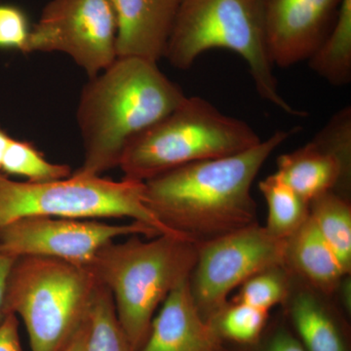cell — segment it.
<instances>
[{
	"mask_svg": "<svg viewBox=\"0 0 351 351\" xmlns=\"http://www.w3.org/2000/svg\"><path fill=\"white\" fill-rule=\"evenodd\" d=\"M293 322L306 351H346L338 327L311 293L295 295L291 307Z\"/></svg>",
	"mask_w": 351,
	"mask_h": 351,
	"instance_id": "18",
	"label": "cell"
},
{
	"mask_svg": "<svg viewBox=\"0 0 351 351\" xmlns=\"http://www.w3.org/2000/svg\"><path fill=\"white\" fill-rule=\"evenodd\" d=\"M0 174L19 176L27 182H45L66 179L73 171L66 164L51 162L32 142L12 138L2 159Z\"/></svg>",
	"mask_w": 351,
	"mask_h": 351,
	"instance_id": "21",
	"label": "cell"
},
{
	"mask_svg": "<svg viewBox=\"0 0 351 351\" xmlns=\"http://www.w3.org/2000/svg\"><path fill=\"white\" fill-rule=\"evenodd\" d=\"M186 98L156 63L117 58L83 88L76 119L84 160L73 174L101 176L119 167L134 138L176 110Z\"/></svg>",
	"mask_w": 351,
	"mask_h": 351,
	"instance_id": "2",
	"label": "cell"
},
{
	"mask_svg": "<svg viewBox=\"0 0 351 351\" xmlns=\"http://www.w3.org/2000/svg\"><path fill=\"white\" fill-rule=\"evenodd\" d=\"M31 216L80 219L129 218L159 235L186 239L164 226L145 203V182L113 181L101 176L73 174L45 182H17L0 174V230Z\"/></svg>",
	"mask_w": 351,
	"mask_h": 351,
	"instance_id": "7",
	"label": "cell"
},
{
	"mask_svg": "<svg viewBox=\"0 0 351 351\" xmlns=\"http://www.w3.org/2000/svg\"><path fill=\"white\" fill-rule=\"evenodd\" d=\"M261 142L246 122L223 114L201 97H186L132 141L119 167L125 179L145 182L186 164L239 154Z\"/></svg>",
	"mask_w": 351,
	"mask_h": 351,
	"instance_id": "5",
	"label": "cell"
},
{
	"mask_svg": "<svg viewBox=\"0 0 351 351\" xmlns=\"http://www.w3.org/2000/svg\"><path fill=\"white\" fill-rule=\"evenodd\" d=\"M351 167V108L335 113L304 147L277 158L276 174L306 202L348 182Z\"/></svg>",
	"mask_w": 351,
	"mask_h": 351,
	"instance_id": "11",
	"label": "cell"
},
{
	"mask_svg": "<svg viewBox=\"0 0 351 351\" xmlns=\"http://www.w3.org/2000/svg\"><path fill=\"white\" fill-rule=\"evenodd\" d=\"M269 351H306L301 343L287 334H280L270 343Z\"/></svg>",
	"mask_w": 351,
	"mask_h": 351,
	"instance_id": "27",
	"label": "cell"
},
{
	"mask_svg": "<svg viewBox=\"0 0 351 351\" xmlns=\"http://www.w3.org/2000/svg\"><path fill=\"white\" fill-rule=\"evenodd\" d=\"M85 351H133L117 318L112 293L99 282L88 313Z\"/></svg>",
	"mask_w": 351,
	"mask_h": 351,
	"instance_id": "20",
	"label": "cell"
},
{
	"mask_svg": "<svg viewBox=\"0 0 351 351\" xmlns=\"http://www.w3.org/2000/svg\"><path fill=\"white\" fill-rule=\"evenodd\" d=\"M29 16L21 7L0 4V50L24 53L31 34Z\"/></svg>",
	"mask_w": 351,
	"mask_h": 351,
	"instance_id": "24",
	"label": "cell"
},
{
	"mask_svg": "<svg viewBox=\"0 0 351 351\" xmlns=\"http://www.w3.org/2000/svg\"><path fill=\"white\" fill-rule=\"evenodd\" d=\"M300 127L274 132L233 156L174 168L145 182V203L164 226L197 242L257 223L252 184L261 168Z\"/></svg>",
	"mask_w": 351,
	"mask_h": 351,
	"instance_id": "1",
	"label": "cell"
},
{
	"mask_svg": "<svg viewBox=\"0 0 351 351\" xmlns=\"http://www.w3.org/2000/svg\"><path fill=\"white\" fill-rule=\"evenodd\" d=\"M309 217L336 254L346 274L351 269V207L336 191L314 198L309 203Z\"/></svg>",
	"mask_w": 351,
	"mask_h": 351,
	"instance_id": "17",
	"label": "cell"
},
{
	"mask_svg": "<svg viewBox=\"0 0 351 351\" xmlns=\"http://www.w3.org/2000/svg\"><path fill=\"white\" fill-rule=\"evenodd\" d=\"M287 265L324 293L332 292L346 274L309 216L287 240Z\"/></svg>",
	"mask_w": 351,
	"mask_h": 351,
	"instance_id": "15",
	"label": "cell"
},
{
	"mask_svg": "<svg viewBox=\"0 0 351 351\" xmlns=\"http://www.w3.org/2000/svg\"><path fill=\"white\" fill-rule=\"evenodd\" d=\"M15 258L10 257L0 251V323L7 315L5 311V293L7 279Z\"/></svg>",
	"mask_w": 351,
	"mask_h": 351,
	"instance_id": "26",
	"label": "cell"
},
{
	"mask_svg": "<svg viewBox=\"0 0 351 351\" xmlns=\"http://www.w3.org/2000/svg\"><path fill=\"white\" fill-rule=\"evenodd\" d=\"M267 311L235 302L226 306L217 316L219 330L226 338L240 343H251L260 336L267 321Z\"/></svg>",
	"mask_w": 351,
	"mask_h": 351,
	"instance_id": "23",
	"label": "cell"
},
{
	"mask_svg": "<svg viewBox=\"0 0 351 351\" xmlns=\"http://www.w3.org/2000/svg\"><path fill=\"white\" fill-rule=\"evenodd\" d=\"M219 346L218 331L200 315L188 278L163 302L138 351H218Z\"/></svg>",
	"mask_w": 351,
	"mask_h": 351,
	"instance_id": "14",
	"label": "cell"
},
{
	"mask_svg": "<svg viewBox=\"0 0 351 351\" xmlns=\"http://www.w3.org/2000/svg\"><path fill=\"white\" fill-rule=\"evenodd\" d=\"M11 138L12 137L0 125V168H1L2 159H3L4 154H5Z\"/></svg>",
	"mask_w": 351,
	"mask_h": 351,
	"instance_id": "29",
	"label": "cell"
},
{
	"mask_svg": "<svg viewBox=\"0 0 351 351\" xmlns=\"http://www.w3.org/2000/svg\"><path fill=\"white\" fill-rule=\"evenodd\" d=\"M0 351H22L17 315L8 313L0 323Z\"/></svg>",
	"mask_w": 351,
	"mask_h": 351,
	"instance_id": "25",
	"label": "cell"
},
{
	"mask_svg": "<svg viewBox=\"0 0 351 351\" xmlns=\"http://www.w3.org/2000/svg\"><path fill=\"white\" fill-rule=\"evenodd\" d=\"M88 335V317L63 351H85Z\"/></svg>",
	"mask_w": 351,
	"mask_h": 351,
	"instance_id": "28",
	"label": "cell"
},
{
	"mask_svg": "<svg viewBox=\"0 0 351 351\" xmlns=\"http://www.w3.org/2000/svg\"><path fill=\"white\" fill-rule=\"evenodd\" d=\"M97 286L88 267L44 256L15 258L7 279L6 314L20 316L32 351H63L87 320Z\"/></svg>",
	"mask_w": 351,
	"mask_h": 351,
	"instance_id": "6",
	"label": "cell"
},
{
	"mask_svg": "<svg viewBox=\"0 0 351 351\" xmlns=\"http://www.w3.org/2000/svg\"><path fill=\"white\" fill-rule=\"evenodd\" d=\"M199 244L175 235L144 241L133 235L112 241L88 269L112 293L117 318L133 351L145 345L156 309L182 281L191 278Z\"/></svg>",
	"mask_w": 351,
	"mask_h": 351,
	"instance_id": "3",
	"label": "cell"
},
{
	"mask_svg": "<svg viewBox=\"0 0 351 351\" xmlns=\"http://www.w3.org/2000/svg\"><path fill=\"white\" fill-rule=\"evenodd\" d=\"M343 0H265L267 49L274 66L308 60L323 43Z\"/></svg>",
	"mask_w": 351,
	"mask_h": 351,
	"instance_id": "12",
	"label": "cell"
},
{
	"mask_svg": "<svg viewBox=\"0 0 351 351\" xmlns=\"http://www.w3.org/2000/svg\"><path fill=\"white\" fill-rule=\"evenodd\" d=\"M314 73L332 86H345L351 80V0H343L326 38L309 58Z\"/></svg>",
	"mask_w": 351,
	"mask_h": 351,
	"instance_id": "16",
	"label": "cell"
},
{
	"mask_svg": "<svg viewBox=\"0 0 351 351\" xmlns=\"http://www.w3.org/2000/svg\"><path fill=\"white\" fill-rule=\"evenodd\" d=\"M279 269L267 270L245 281L235 302L248 304L267 311L280 304L288 295L287 282Z\"/></svg>",
	"mask_w": 351,
	"mask_h": 351,
	"instance_id": "22",
	"label": "cell"
},
{
	"mask_svg": "<svg viewBox=\"0 0 351 351\" xmlns=\"http://www.w3.org/2000/svg\"><path fill=\"white\" fill-rule=\"evenodd\" d=\"M267 205L265 228L274 237L289 239L309 216V204L276 173L258 184Z\"/></svg>",
	"mask_w": 351,
	"mask_h": 351,
	"instance_id": "19",
	"label": "cell"
},
{
	"mask_svg": "<svg viewBox=\"0 0 351 351\" xmlns=\"http://www.w3.org/2000/svg\"><path fill=\"white\" fill-rule=\"evenodd\" d=\"M218 48L246 62L261 98L289 115L306 117L279 91L267 49L265 0H182L164 58L186 71L203 53Z\"/></svg>",
	"mask_w": 351,
	"mask_h": 351,
	"instance_id": "4",
	"label": "cell"
},
{
	"mask_svg": "<svg viewBox=\"0 0 351 351\" xmlns=\"http://www.w3.org/2000/svg\"><path fill=\"white\" fill-rule=\"evenodd\" d=\"M68 55L90 78L117 59V20L110 0H50L32 27L25 54Z\"/></svg>",
	"mask_w": 351,
	"mask_h": 351,
	"instance_id": "9",
	"label": "cell"
},
{
	"mask_svg": "<svg viewBox=\"0 0 351 351\" xmlns=\"http://www.w3.org/2000/svg\"><path fill=\"white\" fill-rule=\"evenodd\" d=\"M133 235L159 234L138 221L110 225L98 219L25 217L0 230V251L12 258L44 256L88 267L105 245Z\"/></svg>",
	"mask_w": 351,
	"mask_h": 351,
	"instance_id": "10",
	"label": "cell"
},
{
	"mask_svg": "<svg viewBox=\"0 0 351 351\" xmlns=\"http://www.w3.org/2000/svg\"><path fill=\"white\" fill-rule=\"evenodd\" d=\"M287 240L255 223L199 243L191 288L200 315L212 322L235 288L254 276L287 265Z\"/></svg>",
	"mask_w": 351,
	"mask_h": 351,
	"instance_id": "8",
	"label": "cell"
},
{
	"mask_svg": "<svg viewBox=\"0 0 351 351\" xmlns=\"http://www.w3.org/2000/svg\"><path fill=\"white\" fill-rule=\"evenodd\" d=\"M117 58L156 63L165 56L182 0H110Z\"/></svg>",
	"mask_w": 351,
	"mask_h": 351,
	"instance_id": "13",
	"label": "cell"
}]
</instances>
